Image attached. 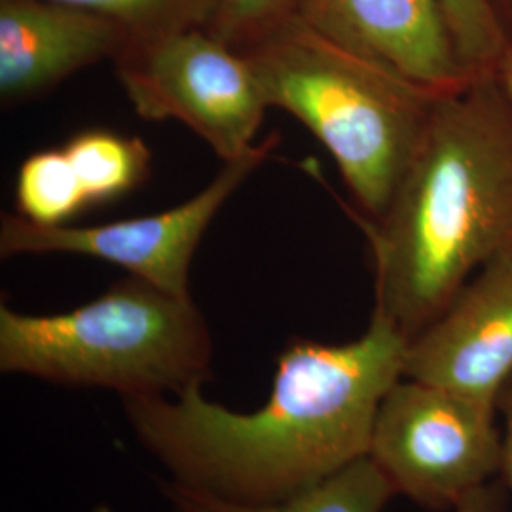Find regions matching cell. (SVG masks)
<instances>
[{"label":"cell","instance_id":"1","mask_svg":"<svg viewBox=\"0 0 512 512\" xmlns=\"http://www.w3.org/2000/svg\"><path fill=\"white\" fill-rule=\"evenodd\" d=\"M408 342L376 311L353 342L294 340L277 357L270 401L251 414L207 401L202 385L122 401L137 439L177 482L236 503H279L368 456Z\"/></svg>","mask_w":512,"mask_h":512},{"label":"cell","instance_id":"2","mask_svg":"<svg viewBox=\"0 0 512 512\" xmlns=\"http://www.w3.org/2000/svg\"><path fill=\"white\" fill-rule=\"evenodd\" d=\"M374 310L412 340L512 249V107L494 73L440 95L384 215L368 220Z\"/></svg>","mask_w":512,"mask_h":512},{"label":"cell","instance_id":"3","mask_svg":"<svg viewBox=\"0 0 512 512\" xmlns=\"http://www.w3.org/2000/svg\"><path fill=\"white\" fill-rule=\"evenodd\" d=\"M264 101L300 120L338 165L368 220L384 215L440 95L296 18L245 52Z\"/></svg>","mask_w":512,"mask_h":512},{"label":"cell","instance_id":"4","mask_svg":"<svg viewBox=\"0 0 512 512\" xmlns=\"http://www.w3.org/2000/svg\"><path fill=\"white\" fill-rule=\"evenodd\" d=\"M213 344L192 296L129 275L92 302L54 315L0 306V368L126 397H175L211 374Z\"/></svg>","mask_w":512,"mask_h":512},{"label":"cell","instance_id":"5","mask_svg":"<svg viewBox=\"0 0 512 512\" xmlns=\"http://www.w3.org/2000/svg\"><path fill=\"white\" fill-rule=\"evenodd\" d=\"M112 61L141 118L181 122L224 164L255 147L268 109L255 71L247 55L203 27L129 37Z\"/></svg>","mask_w":512,"mask_h":512},{"label":"cell","instance_id":"6","mask_svg":"<svg viewBox=\"0 0 512 512\" xmlns=\"http://www.w3.org/2000/svg\"><path fill=\"white\" fill-rule=\"evenodd\" d=\"M499 414L435 385L403 378L378 408L368 458L397 495L456 511L494 482L503 461Z\"/></svg>","mask_w":512,"mask_h":512},{"label":"cell","instance_id":"7","mask_svg":"<svg viewBox=\"0 0 512 512\" xmlns=\"http://www.w3.org/2000/svg\"><path fill=\"white\" fill-rule=\"evenodd\" d=\"M279 137L272 135L234 162L194 198L164 213L118 220L101 226H42L21 215L4 213L0 222V255L92 256L116 264L165 293L190 296V266L205 230L222 205L264 164Z\"/></svg>","mask_w":512,"mask_h":512},{"label":"cell","instance_id":"8","mask_svg":"<svg viewBox=\"0 0 512 512\" xmlns=\"http://www.w3.org/2000/svg\"><path fill=\"white\" fill-rule=\"evenodd\" d=\"M404 378L497 412L512 378V249L478 270L408 342Z\"/></svg>","mask_w":512,"mask_h":512},{"label":"cell","instance_id":"9","mask_svg":"<svg viewBox=\"0 0 512 512\" xmlns=\"http://www.w3.org/2000/svg\"><path fill=\"white\" fill-rule=\"evenodd\" d=\"M300 18L437 95L458 92L478 76L459 57L439 0H306Z\"/></svg>","mask_w":512,"mask_h":512},{"label":"cell","instance_id":"10","mask_svg":"<svg viewBox=\"0 0 512 512\" xmlns=\"http://www.w3.org/2000/svg\"><path fill=\"white\" fill-rule=\"evenodd\" d=\"M129 40L116 21L59 0H0V99L21 105L114 59Z\"/></svg>","mask_w":512,"mask_h":512},{"label":"cell","instance_id":"11","mask_svg":"<svg viewBox=\"0 0 512 512\" xmlns=\"http://www.w3.org/2000/svg\"><path fill=\"white\" fill-rule=\"evenodd\" d=\"M164 492L177 512H384L385 505L397 495L368 456L279 503H236L177 480L165 484Z\"/></svg>","mask_w":512,"mask_h":512},{"label":"cell","instance_id":"12","mask_svg":"<svg viewBox=\"0 0 512 512\" xmlns=\"http://www.w3.org/2000/svg\"><path fill=\"white\" fill-rule=\"evenodd\" d=\"M63 150L90 205L131 192L150 173V150L139 137L90 129L74 135Z\"/></svg>","mask_w":512,"mask_h":512},{"label":"cell","instance_id":"13","mask_svg":"<svg viewBox=\"0 0 512 512\" xmlns=\"http://www.w3.org/2000/svg\"><path fill=\"white\" fill-rule=\"evenodd\" d=\"M18 215L42 226H59L90 203L63 148L31 154L18 171Z\"/></svg>","mask_w":512,"mask_h":512},{"label":"cell","instance_id":"14","mask_svg":"<svg viewBox=\"0 0 512 512\" xmlns=\"http://www.w3.org/2000/svg\"><path fill=\"white\" fill-rule=\"evenodd\" d=\"M120 23L129 37L205 27L217 0H59Z\"/></svg>","mask_w":512,"mask_h":512},{"label":"cell","instance_id":"15","mask_svg":"<svg viewBox=\"0 0 512 512\" xmlns=\"http://www.w3.org/2000/svg\"><path fill=\"white\" fill-rule=\"evenodd\" d=\"M306 0H217L203 27L241 54L300 18Z\"/></svg>","mask_w":512,"mask_h":512},{"label":"cell","instance_id":"16","mask_svg":"<svg viewBox=\"0 0 512 512\" xmlns=\"http://www.w3.org/2000/svg\"><path fill=\"white\" fill-rule=\"evenodd\" d=\"M458 54L473 73H494L509 48L492 0H439Z\"/></svg>","mask_w":512,"mask_h":512},{"label":"cell","instance_id":"17","mask_svg":"<svg viewBox=\"0 0 512 512\" xmlns=\"http://www.w3.org/2000/svg\"><path fill=\"white\" fill-rule=\"evenodd\" d=\"M497 414L503 427V461L499 480L503 482L507 492L512 494V378L497 399Z\"/></svg>","mask_w":512,"mask_h":512},{"label":"cell","instance_id":"18","mask_svg":"<svg viewBox=\"0 0 512 512\" xmlns=\"http://www.w3.org/2000/svg\"><path fill=\"white\" fill-rule=\"evenodd\" d=\"M454 512H507V488L497 478L465 497Z\"/></svg>","mask_w":512,"mask_h":512},{"label":"cell","instance_id":"19","mask_svg":"<svg viewBox=\"0 0 512 512\" xmlns=\"http://www.w3.org/2000/svg\"><path fill=\"white\" fill-rule=\"evenodd\" d=\"M495 80L499 84V88L505 93L507 101L512 107V44H509L507 52L503 55V59L499 61V65L495 67Z\"/></svg>","mask_w":512,"mask_h":512}]
</instances>
